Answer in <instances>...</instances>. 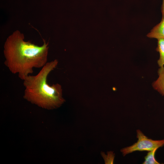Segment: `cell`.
<instances>
[{
    "mask_svg": "<svg viewBox=\"0 0 164 164\" xmlns=\"http://www.w3.org/2000/svg\"><path fill=\"white\" fill-rule=\"evenodd\" d=\"M48 43L45 40L40 46L24 40V34L14 31L4 45V63L12 74L23 80L32 74L34 68L43 67L47 62Z\"/></svg>",
    "mask_w": 164,
    "mask_h": 164,
    "instance_id": "6da1fadb",
    "label": "cell"
},
{
    "mask_svg": "<svg viewBox=\"0 0 164 164\" xmlns=\"http://www.w3.org/2000/svg\"><path fill=\"white\" fill-rule=\"evenodd\" d=\"M158 77L152 84L153 88L164 97V66L158 71Z\"/></svg>",
    "mask_w": 164,
    "mask_h": 164,
    "instance_id": "5b68a950",
    "label": "cell"
},
{
    "mask_svg": "<svg viewBox=\"0 0 164 164\" xmlns=\"http://www.w3.org/2000/svg\"><path fill=\"white\" fill-rule=\"evenodd\" d=\"M136 133L137 142L121 149V152L124 156L137 151L149 152L164 145V139L154 140L149 138L139 129L137 130Z\"/></svg>",
    "mask_w": 164,
    "mask_h": 164,
    "instance_id": "3957f363",
    "label": "cell"
},
{
    "mask_svg": "<svg viewBox=\"0 0 164 164\" xmlns=\"http://www.w3.org/2000/svg\"><path fill=\"white\" fill-rule=\"evenodd\" d=\"M58 61L55 60L47 62L35 75H29L23 80L25 88L24 98L42 108L51 110L60 107L65 101L62 89L58 84L49 85L47 78L56 68Z\"/></svg>",
    "mask_w": 164,
    "mask_h": 164,
    "instance_id": "7a4b0ae2",
    "label": "cell"
},
{
    "mask_svg": "<svg viewBox=\"0 0 164 164\" xmlns=\"http://www.w3.org/2000/svg\"><path fill=\"white\" fill-rule=\"evenodd\" d=\"M157 149H155L152 151L148 152L146 155L145 157V160L143 164H160L155 157V154Z\"/></svg>",
    "mask_w": 164,
    "mask_h": 164,
    "instance_id": "52a82bcc",
    "label": "cell"
},
{
    "mask_svg": "<svg viewBox=\"0 0 164 164\" xmlns=\"http://www.w3.org/2000/svg\"><path fill=\"white\" fill-rule=\"evenodd\" d=\"M156 50L159 53V58L157 61L159 66H164V39H158L157 46Z\"/></svg>",
    "mask_w": 164,
    "mask_h": 164,
    "instance_id": "8992f818",
    "label": "cell"
},
{
    "mask_svg": "<svg viewBox=\"0 0 164 164\" xmlns=\"http://www.w3.org/2000/svg\"><path fill=\"white\" fill-rule=\"evenodd\" d=\"M161 12L162 16L164 15V0H162V3L161 8Z\"/></svg>",
    "mask_w": 164,
    "mask_h": 164,
    "instance_id": "ba28073f",
    "label": "cell"
},
{
    "mask_svg": "<svg viewBox=\"0 0 164 164\" xmlns=\"http://www.w3.org/2000/svg\"><path fill=\"white\" fill-rule=\"evenodd\" d=\"M147 36L149 38L157 39H164V15L162 16L161 22L152 28Z\"/></svg>",
    "mask_w": 164,
    "mask_h": 164,
    "instance_id": "277c9868",
    "label": "cell"
}]
</instances>
